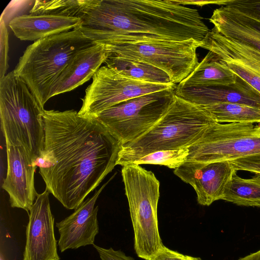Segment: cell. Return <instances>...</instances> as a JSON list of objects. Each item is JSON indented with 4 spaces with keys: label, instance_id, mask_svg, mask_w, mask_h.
Wrapping results in <instances>:
<instances>
[{
    "label": "cell",
    "instance_id": "cell-1",
    "mask_svg": "<svg viewBox=\"0 0 260 260\" xmlns=\"http://www.w3.org/2000/svg\"><path fill=\"white\" fill-rule=\"evenodd\" d=\"M46 189L67 209L78 208L117 165L122 145L95 118L74 110H44Z\"/></svg>",
    "mask_w": 260,
    "mask_h": 260
},
{
    "label": "cell",
    "instance_id": "cell-2",
    "mask_svg": "<svg viewBox=\"0 0 260 260\" xmlns=\"http://www.w3.org/2000/svg\"><path fill=\"white\" fill-rule=\"evenodd\" d=\"M79 28L95 43L161 39L200 42L210 31L197 9L175 0H99Z\"/></svg>",
    "mask_w": 260,
    "mask_h": 260
},
{
    "label": "cell",
    "instance_id": "cell-3",
    "mask_svg": "<svg viewBox=\"0 0 260 260\" xmlns=\"http://www.w3.org/2000/svg\"><path fill=\"white\" fill-rule=\"evenodd\" d=\"M216 122L207 111L175 94L167 111L149 130L122 145L117 165L132 164L157 151L187 148Z\"/></svg>",
    "mask_w": 260,
    "mask_h": 260
},
{
    "label": "cell",
    "instance_id": "cell-4",
    "mask_svg": "<svg viewBox=\"0 0 260 260\" xmlns=\"http://www.w3.org/2000/svg\"><path fill=\"white\" fill-rule=\"evenodd\" d=\"M95 44L79 28L47 37L28 46L14 70L44 108L53 84L71 59Z\"/></svg>",
    "mask_w": 260,
    "mask_h": 260
},
{
    "label": "cell",
    "instance_id": "cell-5",
    "mask_svg": "<svg viewBox=\"0 0 260 260\" xmlns=\"http://www.w3.org/2000/svg\"><path fill=\"white\" fill-rule=\"evenodd\" d=\"M44 110L14 70L0 79V118L6 143L23 146L35 160L44 150Z\"/></svg>",
    "mask_w": 260,
    "mask_h": 260
},
{
    "label": "cell",
    "instance_id": "cell-6",
    "mask_svg": "<svg viewBox=\"0 0 260 260\" xmlns=\"http://www.w3.org/2000/svg\"><path fill=\"white\" fill-rule=\"evenodd\" d=\"M124 185L134 232V248L138 257L151 260L161 248L157 204L160 183L153 172L139 165L122 167Z\"/></svg>",
    "mask_w": 260,
    "mask_h": 260
},
{
    "label": "cell",
    "instance_id": "cell-7",
    "mask_svg": "<svg viewBox=\"0 0 260 260\" xmlns=\"http://www.w3.org/2000/svg\"><path fill=\"white\" fill-rule=\"evenodd\" d=\"M199 43L194 40L176 41L154 39L100 44L108 54L139 61L162 70L172 83L178 84L199 63L197 55Z\"/></svg>",
    "mask_w": 260,
    "mask_h": 260
},
{
    "label": "cell",
    "instance_id": "cell-8",
    "mask_svg": "<svg viewBox=\"0 0 260 260\" xmlns=\"http://www.w3.org/2000/svg\"><path fill=\"white\" fill-rule=\"evenodd\" d=\"M176 87L125 101L94 118L122 145L130 143L146 133L165 114L174 101Z\"/></svg>",
    "mask_w": 260,
    "mask_h": 260
},
{
    "label": "cell",
    "instance_id": "cell-9",
    "mask_svg": "<svg viewBox=\"0 0 260 260\" xmlns=\"http://www.w3.org/2000/svg\"><path fill=\"white\" fill-rule=\"evenodd\" d=\"M187 148L186 161L203 163L230 161L260 154V125L216 122Z\"/></svg>",
    "mask_w": 260,
    "mask_h": 260
},
{
    "label": "cell",
    "instance_id": "cell-10",
    "mask_svg": "<svg viewBox=\"0 0 260 260\" xmlns=\"http://www.w3.org/2000/svg\"><path fill=\"white\" fill-rule=\"evenodd\" d=\"M82 99L78 114L94 118L104 110L121 102L148 93L176 86L133 79L106 66H102L92 78Z\"/></svg>",
    "mask_w": 260,
    "mask_h": 260
},
{
    "label": "cell",
    "instance_id": "cell-11",
    "mask_svg": "<svg viewBox=\"0 0 260 260\" xmlns=\"http://www.w3.org/2000/svg\"><path fill=\"white\" fill-rule=\"evenodd\" d=\"M199 47L213 52L235 74L260 92V51L224 37L214 27L199 43Z\"/></svg>",
    "mask_w": 260,
    "mask_h": 260
},
{
    "label": "cell",
    "instance_id": "cell-12",
    "mask_svg": "<svg viewBox=\"0 0 260 260\" xmlns=\"http://www.w3.org/2000/svg\"><path fill=\"white\" fill-rule=\"evenodd\" d=\"M235 171L229 161H185L174 169V173L194 188L199 204L208 206L222 199Z\"/></svg>",
    "mask_w": 260,
    "mask_h": 260
},
{
    "label": "cell",
    "instance_id": "cell-13",
    "mask_svg": "<svg viewBox=\"0 0 260 260\" xmlns=\"http://www.w3.org/2000/svg\"><path fill=\"white\" fill-rule=\"evenodd\" d=\"M47 189L37 196L26 227L23 260H60Z\"/></svg>",
    "mask_w": 260,
    "mask_h": 260
},
{
    "label": "cell",
    "instance_id": "cell-14",
    "mask_svg": "<svg viewBox=\"0 0 260 260\" xmlns=\"http://www.w3.org/2000/svg\"><path fill=\"white\" fill-rule=\"evenodd\" d=\"M7 172L2 188L11 206L30 211L38 194L34 185L35 159L24 147L6 144Z\"/></svg>",
    "mask_w": 260,
    "mask_h": 260
},
{
    "label": "cell",
    "instance_id": "cell-15",
    "mask_svg": "<svg viewBox=\"0 0 260 260\" xmlns=\"http://www.w3.org/2000/svg\"><path fill=\"white\" fill-rule=\"evenodd\" d=\"M209 20L221 35L260 51V16L246 0H231L215 9Z\"/></svg>",
    "mask_w": 260,
    "mask_h": 260
},
{
    "label": "cell",
    "instance_id": "cell-16",
    "mask_svg": "<svg viewBox=\"0 0 260 260\" xmlns=\"http://www.w3.org/2000/svg\"><path fill=\"white\" fill-rule=\"evenodd\" d=\"M107 183L96 190L92 197L84 201L72 214L56 223L59 234L58 246L61 252L94 244L95 237L99 231V208L94 205Z\"/></svg>",
    "mask_w": 260,
    "mask_h": 260
},
{
    "label": "cell",
    "instance_id": "cell-17",
    "mask_svg": "<svg viewBox=\"0 0 260 260\" xmlns=\"http://www.w3.org/2000/svg\"><path fill=\"white\" fill-rule=\"evenodd\" d=\"M175 94L199 107L236 103L260 108V92L237 76L235 83L177 88Z\"/></svg>",
    "mask_w": 260,
    "mask_h": 260
},
{
    "label": "cell",
    "instance_id": "cell-18",
    "mask_svg": "<svg viewBox=\"0 0 260 260\" xmlns=\"http://www.w3.org/2000/svg\"><path fill=\"white\" fill-rule=\"evenodd\" d=\"M108 56L104 47L98 43L79 51L53 84L49 99L74 90L92 78Z\"/></svg>",
    "mask_w": 260,
    "mask_h": 260
},
{
    "label": "cell",
    "instance_id": "cell-19",
    "mask_svg": "<svg viewBox=\"0 0 260 260\" xmlns=\"http://www.w3.org/2000/svg\"><path fill=\"white\" fill-rule=\"evenodd\" d=\"M82 19L51 15L23 14L9 23L15 36L21 40L34 41L80 27Z\"/></svg>",
    "mask_w": 260,
    "mask_h": 260
},
{
    "label": "cell",
    "instance_id": "cell-20",
    "mask_svg": "<svg viewBox=\"0 0 260 260\" xmlns=\"http://www.w3.org/2000/svg\"><path fill=\"white\" fill-rule=\"evenodd\" d=\"M237 77L213 52L209 51L191 74L177 85V88L228 85L235 83Z\"/></svg>",
    "mask_w": 260,
    "mask_h": 260
},
{
    "label": "cell",
    "instance_id": "cell-21",
    "mask_svg": "<svg viewBox=\"0 0 260 260\" xmlns=\"http://www.w3.org/2000/svg\"><path fill=\"white\" fill-rule=\"evenodd\" d=\"M104 63L122 75L133 79L153 83L175 84L162 70L139 61L108 54Z\"/></svg>",
    "mask_w": 260,
    "mask_h": 260
},
{
    "label": "cell",
    "instance_id": "cell-22",
    "mask_svg": "<svg viewBox=\"0 0 260 260\" xmlns=\"http://www.w3.org/2000/svg\"><path fill=\"white\" fill-rule=\"evenodd\" d=\"M99 2V0H37L29 10V14L51 15L82 19Z\"/></svg>",
    "mask_w": 260,
    "mask_h": 260
},
{
    "label": "cell",
    "instance_id": "cell-23",
    "mask_svg": "<svg viewBox=\"0 0 260 260\" xmlns=\"http://www.w3.org/2000/svg\"><path fill=\"white\" fill-rule=\"evenodd\" d=\"M237 172H234L222 200L238 206L260 207V175L245 179Z\"/></svg>",
    "mask_w": 260,
    "mask_h": 260
},
{
    "label": "cell",
    "instance_id": "cell-24",
    "mask_svg": "<svg viewBox=\"0 0 260 260\" xmlns=\"http://www.w3.org/2000/svg\"><path fill=\"white\" fill-rule=\"evenodd\" d=\"M200 107L207 111L217 123H260V108L236 103Z\"/></svg>",
    "mask_w": 260,
    "mask_h": 260
},
{
    "label": "cell",
    "instance_id": "cell-25",
    "mask_svg": "<svg viewBox=\"0 0 260 260\" xmlns=\"http://www.w3.org/2000/svg\"><path fill=\"white\" fill-rule=\"evenodd\" d=\"M188 154L187 148L160 150L145 155L132 164L158 165L175 169L186 161Z\"/></svg>",
    "mask_w": 260,
    "mask_h": 260
},
{
    "label": "cell",
    "instance_id": "cell-26",
    "mask_svg": "<svg viewBox=\"0 0 260 260\" xmlns=\"http://www.w3.org/2000/svg\"><path fill=\"white\" fill-rule=\"evenodd\" d=\"M0 38H1V67L0 79L6 74L8 68V32L7 25L5 21L0 20Z\"/></svg>",
    "mask_w": 260,
    "mask_h": 260
},
{
    "label": "cell",
    "instance_id": "cell-27",
    "mask_svg": "<svg viewBox=\"0 0 260 260\" xmlns=\"http://www.w3.org/2000/svg\"><path fill=\"white\" fill-rule=\"evenodd\" d=\"M236 170L246 171L260 175V154L230 161Z\"/></svg>",
    "mask_w": 260,
    "mask_h": 260
},
{
    "label": "cell",
    "instance_id": "cell-28",
    "mask_svg": "<svg viewBox=\"0 0 260 260\" xmlns=\"http://www.w3.org/2000/svg\"><path fill=\"white\" fill-rule=\"evenodd\" d=\"M99 253L101 260H135L133 257L127 256L121 250H115L112 248L108 249L93 245Z\"/></svg>",
    "mask_w": 260,
    "mask_h": 260
},
{
    "label": "cell",
    "instance_id": "cell-29",
    "mask_svg": "<svg viewBox=\"0 0 260 260\" xmlns=\"http://www.w3.org/2000/svg\"><path fill=\"white\" fill-rule=\"evenodd\" d=\"M186 256L163 245L151 260H186Z\"/></svg>",
    "mask_w": 260,
    "mask_h": 260
},
{
    "label": "cell",
    "instance_id": "cell-30",
    "mask_svg": "<svg viewBox=\"0 0 260 260\" xmlns=\"http://www.w3.org/2000/svg\"><path fill=\"white\" fill-rule=\"evenodd\" d=\"M176 2L183 6L196 5L202 7L209 4H215L218 5H226L229 4L231 0H216V1H194V0H175Z\"/></svg>",
    "mask_w": 260,
    "mask_h": 260
},
{
    "label": "cell",
    "instance_id": "cell-31",
    "mask_svg": "<svg viewBox=\"0 0 260 260\" xmlns=\"http://www.w3.org/2000/svg\"><path fill=\"white\" fill-rule=\"evenodd\" d=\"M248 5L260 16V0H246Z\"/></svg>",
    "mask_w": 260,
    "mask_h": 260
},
{
    "label": "cell",
    "instance_id": "cell-32",
    "mask_svg": "<svg viewBox=\"0 0 260 260\" xmlns=\"http://www.w3.org/2000/svg\"><path fill=\"white\" fill-rule=\"evenodd\" d=\"M239 260H260V249L247 256L240 258Z\"/></svg>",
    "mask_w": 260,
    "mask_h": 260
},
{
    "label": "cell",
    "instance_id": "cell-33",
    "mask_svg": "<svg viewBox=\"0 0 260 260\" xmlns=\"http://www.w3.org/2000/svg\"><path fill=\"white\" fill-rule=\"evenodd\" d=\"M186 260H202L200 258L187 255Z\"/></svg>",
    "mask_w": 260,
    "mask_h": 260
},
{
    "label": "cell",
    "instance_id": "cell-34",
    "mask_svg": "<svg viewBox=\"0 0 260 260\" xmlns=\"http://www.w3.org/2000/svg\"><path fill=\"white\" fill-rule=\"evenodd\" d=\"M0 260H4L3 258V256H2V255L1 254V258H0Z\"/></svg>",
    "mask_w": 260,
    "mask_h": 260
}]
</instances>
